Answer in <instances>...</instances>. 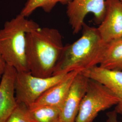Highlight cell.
I'll return each instance as SVG.
<instances>
[{
    "label": "cell",
    "instance_id": "6da1fadb",
    "mask_svg": "<svg viewBox=\"0 0 122 122\" xmlns=\"http://www.w3.org/2000/svg\"><path fill=\"white\" fill-rule=\"evenodd\" d=\"M64 46L62 35L56 29L40 27L28 33L25 57L31 73L42 78L52 76Z\"/></svg>",
    "mask_w": 122,
    "mask_h": 122
},
{
    "label": "cell",
    "instance_id": "7a4b0ae2",
    "mask_svg": "<svg viewBox=\"0 0 122 122\" xmlns=\"http://www.w3.org/2000/svg\"><path fill=\"white\" fill-rule=\"evenodd\" d=\"M81 31L82 34L78 39L64 46L53 75L72 71L81 72L100 65L106 44L101 39L97 28L85 23Z\"/></svg>",
    "mask_w": 122,
    "mask_h": 122
},
{
    "label": "cell",
    "instance_id": "3957f363",
    "mask_svg": "<svg viewBox=\"0 0 122 122\" xmlns=\"http://www.w3.org/2000/svg\"><path fill=\"white\" fill-rule=\"evenodd\" d=\"M20 14L5 23L0 29V52L7 65L17 72H28L25 57L26 35L39 25Z\"/></svg>",
    "mask_w": 122,
    "mask_h": 122
},
{
    "label": "cell",
    "instance_id": "277c9868",
    "mask_svg": "<svg viewBox=\"0 0 122 122\" xmlns=\"http://www.w3.org/2000/svg\"><path fill=\"white\" fill-rule=\"evenodd\" d=\"M119 99L108 88L89 79L75 122H92L101 111L116 105Z\"/></svg>",
    "mask_w": 122,
    "mask_h": 122
},
{
    "label": "cell",
    "instance_id": "5b68a950",
    "mask_svg": "<svg viewBox=\"0 0 122 122\" xmlns=\"http://www.w3.org/2000/svg\"><path fill=\"white\" fill-rule=\"evenodd\" d=\"M68 73L42 78L33 76L30 71L17 72L15 86L18 103L29 108L45 92L65 78Z\"/></svg>",
    "mask_w": 122,
    "mask_h": 122
},
{
    "label": "cell",
    "instance_id": "8992f818",
    "mask_svg": "<svg viewBox=\"0 0 122 122\" xmlns=\"http://www.w3.org/2000/svg\"><path fill=\"white\" fill-rule=\"evenodd\" d=\"M106 0H71L67 5L66 15L74 34L81 31L85 18L89 13L100 25L105 17Z\"/></svg>",
    "mask_w": 122,
    "mask_h": 122
},
{
    "label": "cell",
    "instance_id": "52a82bcc",
    "mask_svg": "<svg viewBox=\"0 0 122 122\" xmlns=\"http://www.w3.org/2000/svg\"><path fill=\"white\" fill-rule=\"evenodd\" d=\"M103 20L97 27L105 44L122 37V4L120 0H106Z\"/></svg>",
    "mask_w": 122,
    "mask_h": 122
},
{
    "label": "cell",
    "instance_id": "ba28073f",
    "mask_svg": "<svg viewBox=\"0 0 122 122\" xmlns=\"http://www.w3.org/2000/svg\"><path fill=\"white\" fill-rule=\"evenodd\" d=\"M89 78L81 72L75 77L61 109L62 122H75L81 102L86 90Z\"/></svg>",
    "mask_w": 122,
    "mask_h": 122
},
{
    "label": "cell",
    "instance_id": "9c48e42d",
    "mask_svg": "<svg viewBox=\"0 0 122 122\" xmlns=\"http://www.w3.org/2000/svg\"><path fill=\"white\" fill-rule=\"evenodd\" d=\"M17 71L7 65L0 81V122H5L17 105L15 81Z\"/></svg>",
    "mask_w": 122,
    "mask_h": 122
},
{
    "label": "cell",
    "instance_id": "30bf717a",
    "mask_svg": "<svg viewBox=\"0 0 122 122\" xmlns=\"http://www.w3.org/2000/svg\"><path fill=\"white\" fill-rule=\"evenodd\" d=\"M88 78L108 88L119 99L115 110L122 115V71L109 70L96 66L81 72Z\"/></svg>",
    "mask_w": 122,
    "mask_h": 122
},
{
    "label": "cell",
    "instance_id": "8fae6325",
    "mask_svg": "<svg viewBox=\"0 0 122 122\" xmlns=\"http://www.w3.org/2000/svg\"><path fill=\"white\" fill-rule=\"evenodd\" d=\"M80 72L72 71L69 72L65 78L45 92L29 108L49 105L61 109L71 84Z\"/></svg>",
    "mask_w": 122,
    "mask_h": 122
},
{
    "label": "cell",
    "instance_id": "7c38bea8",
    "mask_svg": "<svg viewBox=\"0 0 122 122\" xmlns=\"http://www.w3.org/2000/svg\"><path fill=\"white\" fill-rule=\"evenodd\" d=\"M99 66L109 70L122 71V37L106 44Z\"/></svg>",
    "mask_w": 122,
    "mask_h": 122
},
{
    "label": "cell",
    "instance_id": "4fadbf2b",
    "mask_svg": "<svg viewBox=\"0 0 122 122\" xmlns=\"http://www.w3.org/2000/svg\"><path fill=\"white\" fill-rule=\"evenodd\" d=\"M61 109L44 105L29 108L28 115L30 122H56L60 119Z\"/></svg>",
    "mask_w": 122,
    "mask_h": 122
},
{
    "label": "cell",
    "instance_id": "5bb4252c",
    "mask_svg": "<svg viewBox=\"0 0 122 122\" xmlns=\"http://www.w3.org/2000/svg\"><path fill=\"white\" fill-rule=\"evenodd\" d=\"M71 0H28L20 14L28 17L39 8L46 13H49L57 3L67 5Z\"/></svg>",
    "mask_w": 122,
    "mask_h": 122
},
{
    "label": "cell",
    "instance_id": "9a60e30c",
    "mask_svg": "<svg viewBox=\"0 0 122 122\" xmlns=\"http://www.w3.org/2000/svg\"><path fill=\"white\" fill-rule=\"evenodd\" d=\"M28 111V107L26 105L18 103L17 106L5 122H30Z\"/></svg>",
    "mask_w": 122,
    "mask_h": 122
},
{
    "label": "cell",
    "instance_id": "2e32d148",
    "mask_svg": "<svg viewBox=\"0 0 122 122\" xmlns=\"http://www.w3.org/2000/svg\"><path fill=\"white\" fill-rule=\"evenodd\" d=\"M118 114L115 110L108 112L106 114L107 118L106 122H120L118 120Z\"/></svg>",
    "mask_w": 122,
    "mask_h": 122
},
{
    "label": "cell",
    "instance_id": "e0dca14e",
    "mask_svg": "<svg viewBox=\"0 0 122 122\" xmlns=\"http://www.w3.org/2000/svg\"><path fill=\"white\" fill-rule=\"evenodd\" d=\"M7 63L0 52V81L2 78L7 66Z\"/></svg>",
    "mask_w": 122,
    "mask_h": 122
},
{
    "label": "cell",
    "instance_id": "ac0fdd59",
    "mask_svg": "<svg viewBox=\"0 0 122 122\" xmlns=\"http://www.w3.org/2000/svg\"><path fill=\"white\" fill-rule=\"evenodd\" d=\"M62 122V121H61V120H60V119L59 120H58V121H57V122Z\"/></svg>",
    "mask_w": 122,
    "mask_h": 122
},
{
    "label": "cell",
    "instance_id": "d6986e66",
    "mask_svg": "<svg viewBox=\"0 0 122 122\" xmlns=\"http://www.w3.org/2000/svg\"><path fill=\"white\" fill-rule=\"evenodd\" d=\"M120 1H121V3H122V0H120Z\"/></svg>",
    "mask_w": 122,
    "mask_h": 122
}]
</instances>
